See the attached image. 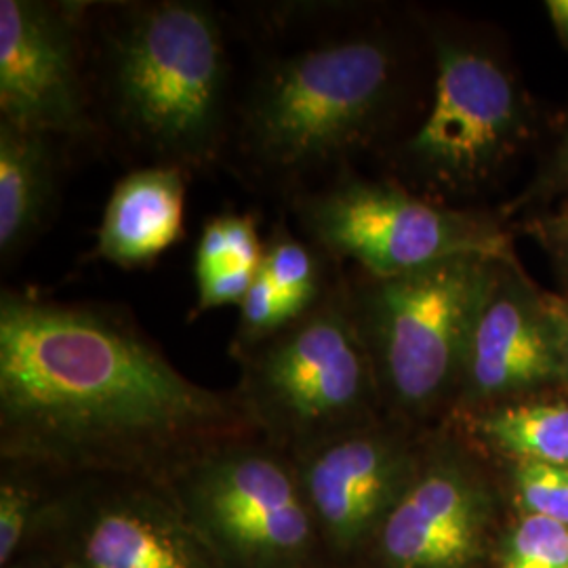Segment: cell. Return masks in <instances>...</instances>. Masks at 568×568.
<instances>
[{
	"label": "cell",
	"mask_w": 568,
	"mask_h": 568,
	"mask_svg": "<svg viewBox=\"0 0 568 568\" xmlns=\"http://www.w3.org/2000/svg\"><path fill=\"white\" fill-rule=\"evenodd\" d=\"M248 434L257 432L234 392L190 382L122 321L2 293V464L164 483L206 448Z\"/></svg>",
	"instance_id": "1"
},
{
	"label": "cell",
	"mask_w": 568,
	"mask_h": 568,
	"mask_svg": "<svg viewBox=\"0 0 568 568\" xmlns=\"http://www.w3.org/2000/svg\"><path fill=\"white\" fill-rule=\"evenodd\" d=\"M234 396L248 424L291 457L377 422L379 384L354 295L326 288L300 318L234 349Z\"/></svg>",
	"instance_id": "2"
},
{
	"label": "cell",
	"mask_w": 568,
	"mask_h": 568,
	"mask_svg": "<svg viewBox=\"0 0 568 568\" xmlns=\"http://www.w3.org/2000/svg\"><path fill=\"white\" fill-rule=\"evenodd\" d=\"M112 95L124 129L150 150L209 159L222 122L220 23L201 2L135 9L112 41Z\"/></svg>",
	"instance_id": "3"
},
{
	"label": "cell",
	"mask_w": 568,
	"mask_h": 568,
	"mask_svg": "<svg viewBox=\"0 0 568 568\" xmlns=\"http://www.w3.org/2000/svg\"><path fill=\"white\" fill-rule=\"evenodd\" d=\"M224 568H331L297 467L260 434L206 448L163 483Z\"/></svg>",
	"instance_id": "4"
},
{
	"label": "cell",
	"mask_w": 568,
	"mask_h": 568,
	"mask_svg": "<svg viewBox=\"0 0 568 568\" xmlns=\"http://www.w3.org/2000/svg\"><path fill=\"white\" fill-rule=\"evenodd\" d=\"M501 262L453 257L371 278L354 295L379 394L406 413H426L462 379L467 342Z\"/></svg>",
	"instance_id": "5"
},
{
	"label": "cell",
	"mask_w": 568,
	"mask_h": 568,
	"mask_svg": "<svg viewBox=\"0 0 568 568\" xmlns=\"http://www.w3.org/2000/svg\"><path fill=\"white\" fill-rule=\"evenodd\" d=\"M389 65L386 47L373 39L325 44L276 63L248 103L253 152L274 169L328 163L375 121Z\"/></svg>",
	"instance_id": "6"
},
{
	"label": "cell",
	"mask_w": 568,
	"mask_h": 568,
	"mask_svg": "<svg viewBox=\"0 0 568 568\" xmlns=\"http://www.w3.org/2000/svg\"><path fill=\"white\" fill-rule=\"evenodd\" d=\"M20 560L39 568H224L163 483L65 478Z\"/></svg>",
	"instance_id": "7"
},
{
	"label": "cell",
	"mask_w": 568,
	"mask_h": 568,
	"mask_svg": "<svg viewBox=\"0 0 568 568\" xmlns=\"http://www.w3.org/2000/svg\"><path fill=\"white\" fill-rule=\"evenodd\" d=\"M300 215L316 243L363 265L371 278L469 255L514 265L499 225L427 203L389 183L344 180L305 199Z\"/></svg>",
	"instance_id": "8"
},
{
	"label": "cell",
	"mask_w": 568,
	"mask_h": 568,
	"mask_svg": "<svg viewBox=\"0 0 568 568\" xmlns=\"http://www.w3.org/2000/svg\"><path fill=\"white\" fill-rule=\"evenodd\" d=\"M527 126L523 95L497 61L438 41L434 100L406 143V154L427 178L462 187L485 180L504 163Z\"/></svg>",
	"instance_id": "9"
},
{
	"label": "cell",
	"mask_w": 568,
	"mask_h": 568,
	"mask_svg": "<svg viewBox=\"0 0 568 568\" xmlns=\"http://www.w3.org/2000/svg\"><path fill=\"white\" fill-rule=\"evenodd\" d=\"M326 558L356 568L419 457L379 419L293 457Z\"/></svg>",
	"instance_id": "10"
},
{
	"label": "cell",
	"mask_w": 568,
	"mask_h": 568,
	"mask_svg": "<svg viewBox=\"0 0 568 568\" xmlns=\"http://www.w3.org/2000/svg\"><path fill=\"white\" fill-rule=\"evenodd\" d=\"M0 116L47 138L89 131L72 26L60 9L0 2Z\"/></svg>",
	"instance_id": "11"
},
{
	"label": "cell",
	"mask_w": 568,
	"mask_h": 568,
	"mask_svg": "<svg viewBox=\"0 0 568 568\" xmlns=\"http://www.w3.org/2000/svg\"><path fill=\"white\" fill-rule=\"evenodd\" d=\"M558 375H565L560 300L539 295L514 265H499L471 328L459 384L483 400Z\"/></svg>",
	"instance_id": "12"
},
{
	"label": "cell",
	"mask_w": 568,
	"mask_h": 568,
	"mask_svg": "<svg viewBox=\"0 0 568 568\" xmlns=\"http://www.w3.org/2000/svg\"><path fill=\"white\" fill-rule=\"evenodd\" d=\"M483 493L464 464L422 462L356 568H469L480 551Z\"/></svg>",
	"instance_id": "13"
},
{
	"label": "cell",
	"mask_w": 568,
	"mask_h": 568,
	"mask_svg": "<svg viewBox=\"0 0 568 568\" xmlns=\"http://www.w3.org/2000/svg\"><path fill=\"white\" fill-rule=\"evenodd\" d=\"M182 171L148 166L116 183L98 232V255L110 264H150L182 236Z\"/></svg>",
	"instance_id": "14"
},
{
	"label": "cell",
	"mask_w": 568,
	"mask_h": 568,
	"mask_svg": "<svg viewBox=\"0 0 568 568\" xmlns=\"http://www.w3.org/2000/svg\"><path fill=\"white\" fill-rule=\"evenodd\" d=\"M51 201L49 138L0 121V253L4 262L41 227Z\"/></svg>",
	"instance_id": "15"
},
{
	"label": "cell",
	"mask_w": 568,
	"mask_h": 568,
	"mask_svg": "<svg viewBox=\"0 0 568 568\" xmlns=\"http://www.w3.org/2000/svg\"><path fill=\"white\" fill-rule=\"evenodd\" d=\"M63 476L37 467H0V568L18 562L49 516Z\"/></svg>",
	"instance_id": "16"
},
{
	"label": "cell",
	"mask_w": 568,
	"mask_h": 568,
	"mask_svg": "<svg viewBox=\"0 0 568 568\" xmlns=\"http://www.w3.org/2000/svg\"><path fill=\"white\" fill-rule=\"evenodd\" d=\"M480 429L495 447L523 462L568 466V405L504 406L485 417Z\"/></svg>",
	"instance_id": "17"
},
{
	"label": "cell",
	"mask_w": 568,
	"mask_h": 568,
	"mask_svg": "<svg viewBox=\"0 0 568 568\" xmlns=\"http://www.w3.org/2000/svg\"><path fill=\"white\" fill-rule=\"evenodd\" d=\"M262 272L283 302L291 323L325 295L318 260L305 244L283 232L274 234L265 244Z\"/></svg>",
	"instance_id": "18"
},
{
	"label": "cell",
	"mask_w": 568,
	"mask_h": 568,
	"mask_svg": "<svg viewBox=\"0 0 568 568\" xmlns=\"http://www.w3.org/2000/svg\"><path fill=\"white\" fill-rule=\"evenodd\" d=\"M265 244L251 215H222L204 225L196 248V283L232 270L260 272Z\"/></svg>",
	"instance_id": "19"
},
{
	"label": "cell",
	"mask_w": 568,
	"mask_h": 568,
	"mask_svg": "<svg viewBox=\"0 0 568 568\" xmlns=\"http://www.w3.org/2000/svg\"><path fill=\"white\" fill-rule=\"evenodd\" d=\"M504 568H568V527L528 516L511 535Z\"/></svg>",
	"instance_id": "20"
},
{
	"label": "cell",
	"mask_w": 568,
	"mask_h": 568,
	"mask_svg": "<svg viewBox=\"0 0 568 568\" xmlns=\"http://www.w3.org/2000/svg\"><path fill=\"white\" fill-rule=\"evenodd\" d=\"M518 488L528 509L568 527V466L523 462Z\"/></svg>",
	"instance_id": "21"
},
{
	"label": "cell",
	"mask_w": 568,
	"mask_h": 568,
	"mask_svg": "<svg viewBox=\"0 0 568 568\" xmlns=\"http://www.w3.org/2000/svg\"><path fill=\"white\" fill-rule=\"evenodd\" d=\"M288 316L284 312L283 302L278 300L272 283L267 281L264 272L255 276L248 293L241 302V323L234 349L246 347V345L260 344L281 328L288 325Z\"/></svg>",
	"instance_id": "22"
},
{
	"label": "cell",
	"mask_w": 568,
	"mask_h": 568,
	"mask_svg": "<svg viewBox=\"0 0 568 568\" xmlns=\"http://www.w3.org/2000/svg\"><path fill=\"white\" fill-rule=\"evenodd\" d=\"M260 272L253 270H232L206 281L196 283L199 286V312L225 304H241L248 293L251 284Z\"/></svg>",
	"instance_id": "23"
},
{
	"label": "cell",
	"mask_w": 568,
	"mask_h": 568,
	"mask_svg": "<svg viewBox=\"0 0 568 568\" xmlns=\"http://www.w3.org/2000/svg\"><path fill=\"white\" fill-rule=\"evenodd\" d=\"M537 234L568 278V209L558 215L541 220L537 224Z\"/></svg>",
	"instance_id": "24"
},
{
	"label": "cell",
	"mask_w": 568,
	"mask_h": 568,
	"mask_svg": "<svg viewBox=\"0 0 568 568\" xmlns=\"http://www.w3.org/2000/svg\"><path fill=\"white\" fill-rule=\"evenodd\" d=\"M549 18L558 32V39L565 44L568 51V0H549L548 4Z\"/></svg>",
	"instance_id": "25"
},
{
	"label": "cell",
	"mask_w": 568,
	"mask_h": 568,
	"mask_svg": "<svg viewBox=\"0 0 568 568\" xmlns=\"http://www.w3.org/2000/svg\"><path fill=\"white\" fill-rule=\"evenodd\" d=\"M554 178L560 185L568 187V133L565 142L560 145L558 154H556V166H554Z\"/></svg>",
	"instance_id": "26"
},
{
	"label": "cell",
	"mask_w": 568,
	"mask_h": 568,
	"mask_svg": "<svg viewBox=\"0 0 568 568\" xmlns=\"http://www.w3.org/2000/svg\"><path fill=\"white\" fill-rule=\"evenodd\" d=\"M560 312H562V345H565V375L568 377V300H560Z\"/></svg>",
	"instance_id": "27"
},
{
	"label": "cell",
	"mask_w": 568,
	"mask_h": 568,
	"mask_svg": "<svg viewBox=\"0 0 568 568\" xmlns=\"http://www.w3.org/2000/svg\"><path fill=\"white\" fill-rule=\"evenodd\" d=\"M9 568H39L37 565H32V562H28V560H18V562H13Z\"/></svg>",
	"instance_id": "28"
},
{
	"label": "cell",
	"mask_w": 568,
	"mask_h": 568,
	"mask_svg": "<svg viewBox=\"0 0 568 568\" xmlns=\"http://www.w3.org/2000/svg\"><path fill=\"white\" fill-rule=\"evenodd\" d=\"M331 568H337V567H331Z\"/></svg>",
	"instance_id": "29"
}]
</instances>
